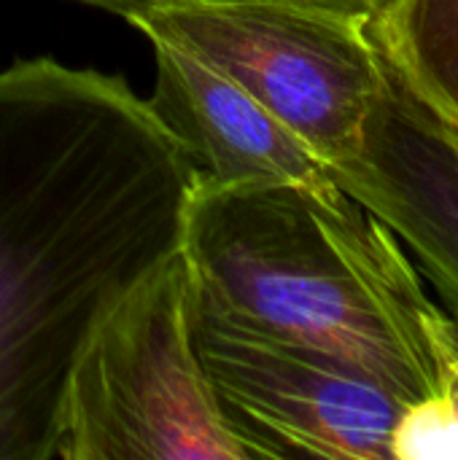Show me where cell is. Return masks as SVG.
Here are the masks:
<instances>
[{
	"label": "cell",
	"instance_id": "6da1fadb",
	"mask_svg": "<svg viewBox=\"0 0 458 460\" xmlns=\"http://www.w3.org/2000/svg\"><path fill=\"white\" fill-rule=\"evenodd\" d=\"M197 167L121 75L0 70V460H54L73 369L181 253Z\"/></svg>",
	"mask_w": 458,
	"mask_h": 460
},
{
	"label": "cell",
	"instance_id": "7a4b0ae2",
	"mask_svg": "<svg viewBox=\"0 0 458 460\" xmlns=\"http://www.w3.org/2000/svg\"><path fill=\"white\" fill-rule=\"evenodd\" d=\"M181 253L224 318L316 348L402 404L437 391V305L389 226L332 178L224 186L197 172Z\"/></svg>",
	"mask_w": 458,
	"mask_h": 460
},
{
	"label": "cell",
	"instance_id": "3957f363",
	"mask_svg": "<svg viewBox=\"0 0 458 460\" xmlns=\"http://www.w3.org/2000/svg\"><path fill=\"white\" fill-rule=\"evenodd\" d=\"M192 291L175 253L111 310L73 369L57 458L254 460L194 350Z\"/></svg>",
	"mask_w": 458,
	"mask_h": 460
},
{
	"label": "cell",
	"instance_id": "277c9868",
	"mask_svg": "<svg viewBox=\"0 0 458 460\" xmlns=\"http://www.w3.org/2000/svg\"><path fill=\"white\" fill-rule=\"evenodd\" d=\"M127 22L224 73L329 170L351 159L386 70L367 22L289 0H197Z\"/></svg>",
	"mask_w": 458,
	"mask_h": 460
},
{
	"label": "cell",
	"instance_id": "5b68a950",
	"mask_svg": "<svg viewBox=\"0 0 458 460\" xmlns=\"http://www.w3.org/2000/svg\"><path fill=\"white\" fill-rule=\"evenodd\" d=\"M192 340L221 418L254 460H391L405 404L354 367L240 326L194 291Z\"/></svg>",
	"mask_w": 458,
	"mask_h": 460
},
{
	"label": "cell",
	"instance_id": "8992f818",
	"mask_svg": "<svg viewBox=\"0 0 458 460\" xmlns=\"http://www.w3.org/2000/svg\"><path fill=\"white\" fill-rule=\"evenodd\" d=\"M383 70L356 154L327 175L389 226L458 321V135Z\"/></svg>",
	"mask_w": 458,
	"mask_h": 460
},
{
	"label": "cell",
	"instance_id": "52a82bcc",
	"mask_svg": "<svg viewBox=\"0 0 458 460\" xmlns=\"http://www.w3.org/2000/svg\"><path fill=\"white\" fill-rule=\"evenodd\" d=\"M151 46L157 78L148 105L200 175L224 186L329 178L321 159L224 73L175 46Z\"/></svg>",
	"mask_w": 458,
	"mask_h": 460
},
{
	"label": "cell",
	"instance_id": "ba28073f",
	"mask_svg": "<svg viewBox=\"0 0 458 460\" xmlns=\"http://www.w3.org/2000/svg\"><path fill=\"white\" fill-rule=\"evenodd\" d=\"M397 81L437 119L458 124V0H389L367 22Z\"/></svg>",
	"mask_w": 458,
	"mask_h": 460
},
{
	"label": "cell",
	"instance_id": "9c48e42d",
	"mask_svg": "<svg viewBox=\"0 0 458 460\" xmlns=\"http://www.w3.org/2000/svg\"><path fill=\"white\" fill-rule=\"evenodd\" d=\"M437 391L402 407L391 460H458V321L440 307L427 318Z\"/></svg>",
	"mask_w": 458,
	"mask_h": 460
},
{
	"label": "cell",
	"instance_id": "30bf717a",
	"mask_svg": "<svg viewBox=\"0 0 458 460\" xmlns=\"http://www.w3.org/2000/svg\"><path fill=\"white\" fill-rule=\"evenodd\" d=\"M73 3H84L92 8H103L119 16H132L138 11L146 8H157V5H173V3H197V0H73ZM289 3H305V5H321V8H332V11H343L351 16H362V19H373L375 13H381L386 8L389 0H289Z\"/></svg>",
	"mask_w": 458,
	"mask_h": 460
},
{
	"label": "cell",
	"instance_id": "8fae6325",
	"mask_svg": "<svg viewBox=\"0 0 458 460\" xmlns=\"http://www.w3.org/2000/svg\"><path fill=\"white\" fill-rule=\"evenodd\" d=\"M448 127H451V124H448ZM451 129H454V132H456V135H458V124H456V127H451Z\"/></svg>",
	"mask_w": 458,
	"mask_h": 460
}]
</instances>
